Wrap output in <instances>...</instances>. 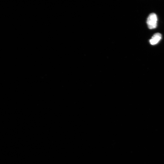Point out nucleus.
Masks as SVG:
<instances>
[{
	"label": "nucleus",
	"mask_w": 164,
	"mask_h": 164,
	"mask_svg": "<svg viewBox=\"0 0 164 164\" xmlns=\"http://www.w3.org/2000/svg\"><path fill=\"white\" fill-rule=\"evenodd\" d=\"M161 39V35L159 33H157L155 34L150 40V43L151 45H156L160 41Z\"/></svg>",
	"instance_id": "nucleus-2"
},
{
	"label": "nucleus",
	"mask_w": 164,
	"mask_h": 164,
	"mask_svg": "<svg viewBox=\"0 0 164 164\" xmlns=\"http://www.w3.org/2000/svg\"><path fill=\"white\" fill-rule=\"evenodd\" d=\"M157 17L155 13L151 14L149 16L147 20V24L149 29H154L157 26Z\"/></svg>",
	"instance_id": "nucleus-1"
}]
</instances>
